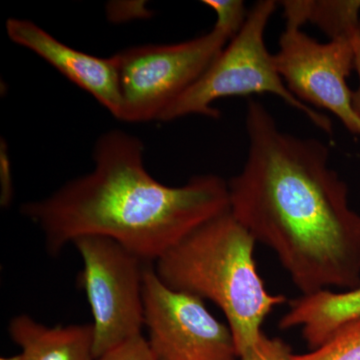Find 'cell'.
Returning a JSON list of instances; mask_svg holds the SVG:
<instances>
[{"label": "cell", "mask_w": 360, "mask_h": 360, "mask_svg": "<svg viewBox=\"0 0 360 360\" xmlns=\"http://www.w3.org/2000/svg\"><path fill=\"white\" fill-rule=\"evenodd\" d=\"M245 129L248 158L227 182L233 217L276 253L302 295L359 286L360 214L328 146L283 131L252 99Z\"/></svg>", "instance_id": "6da1fadb"}, {"label": "cell", "mask_w": 360, "mask_h": 360, "mask_svg": "<svg viewBox=\"0 0 360 360\" xmlns=\"http://www.w3.org/2000/svg\"><path fill=\"white\" fill-rule=\"evenodd\" d=\"M141 139L105 132L96 141L94 168L20 212L44 233L51 255L82 236L112 239L146 264H155L189 234L231 210L229 184L214 174L181 186L153 179Z\"/></svg>", "instance_id": "7a4b0ae2"}, {"label": "cell", "mask_w": 360, "mask_h": 360, "mask_svg": "<svg viewBox=\"0 0 360 360\" xmlns=\"http://www.w3.org/2000/svg\"><path fill=\"white\" fill-rule=\"evenodd\" d=\"M257 240L231 210L206 222L153 264L172 290L208 300L226 317L239 357L262 335L272 310L286 302L265 288L255 259Z\"/></svg>", "instance_id": "3957f363"}, {"label": "cell", "mask_w": 360, "mask_h": 360, "mask_svg": "<svg viewBox=\"0 0 360 360\" xmlns=\"http://www.w3.org/2000/svg\"><path fill=\"white\" fill-rule=\"evenodd\" d=\"M276 8L274 0H262L248 14L243 27L220 52L210 68L161 115V122L187 115L219 118L212 108L219 98L270 94L300 111L315 127L333 134L330 120L291 94L277 72L274 54L265 45L264 33Z\"/></svg>", "instance_id": "277c9868"}, {"label": "cell", "mask_w": 360, "mask_h": 360, "mask_svg": "<svg viewBox=\"0 0 360 360\" xmlns=\"http://www.w3.org/2000/svg\"><path fill=\"white\" fill-rule=\"evenodd\" d=\"M234 35L219 26L174 44L130 47L112 56L122 101L120 120L141 123L161 115L210 68Z\"/></svg>", "instance_id": "5b68a950"}, {"label": "cell", "mask_w": 360, "mask_h": 360, "mask_svg": "<svg viewBox=\"0 0 360 360\" xmlns=\"http://www.w3.org/2000/svg\"><path fill=\"white\" fill-rule=\"evenodd\" d=\"M72 245L82 259V283L91 309L96 360L142 335L148 264L112 239L89 236Z\"/></svg>", "instance_id": "8992f818"}, {"label": "cell", "mask_w": 360, "mask_h": 360, "mask_svg": "<svg viewBox=\"0 0 360 360\" xmlns=\"http://www.w3.org/2000/svg\"><path fill=\"white\" fill-rule=\"evenodd\" d=\"M144 328L156 360H239L229 324L215 319L198 296L172 290L153 264L143 276Z\"/></svg>", "instance_id": "52a82bcc"}, {"label": "cell", "mask_w": 360, "mask_h": 360, "mask_svg": "<svg viewBox=\"0 0 360 360\" xmlns=\"http://www.w3.org/2000/svg\"><path fill=\"white\" fill-rule=\"evenodd\" d=\"M277 72L291 94L307 105L335 115L350 134L360 135L347 78L355 68L354 39L321 44L302 28L285 25L274 54Z\"/></svg>", "instance_id": "ba28073f"}, {"label": "cell", "mask_w": 360, "mask_h": 360, "mask_svg": "<svg viewBox=\"0 0 360 360\" xmlns=\"http://www.w3.org/2000/svg\"><path fill=\"white\" fill-rule=\"evenodd\" d=\"M6 30L11 41L34 52L91 94L115 117L122 118V96L112 56L101 58L77 51L30 20L11 18L6 21Z\"/></svg>", "instance_id": "9c48e42d"}, {"label": "cell", "mask_w": 360, "mask_h": 360, "mask_svg": "<svg viewBox=\"0 0 360 360\" xmlns=\"http://www.w3.org/2000/svg\"><path fill=\"white\" fill-rule=\"evenodd\" d=\"M360 321V285L335 292L326 290L302 295L290 302V309L281 317L279 328H302L310 349L321 347L336 330Z\"/></svg>", "instance_id": "30bf717a"}, {"label": "cell", "mask_w": 360, "mask_h": 360, "mask_svg": "<svg viewBox=\"0 0 360 360\" xmlns=\"http://www.w3.org/2000/svg\"><path fill=\"white\" fill-rule=\"evenodd\" d=\"M8 333L20 360H96L92 324L49 328L27 314L11 319Z\"/></svg>", "instance_id": "8fae6325"}, {"label": "cell", "mask_w": 360, "mask_h": 360, "mask_svg": "<svg viewBox=\"0 0 360 360\" xmlns=\"http://www.w3.org/2000/svg\"><path fill=\"white\" fill-rule=\"evenodd\" d=\"M288 26L302 27L311 22L330 40L354 39L360 23V0L281 2Z\"/></svg>", "instance_id": "7c38bea8"}, {"label": "cell", "mask_w": 360, "mask_h": 360, "mask_svg": "<svg viewBox=\"0 0 360 360\" xmlns=\"http://www.w3.org/2000/svg\"><path fill=\"white\" fill-rule=\"evenodd\" d=\"M292 360H360V321L342 326L309 354H293Z\"/></svg>", "instance_id": "4fadbf2b"}, {"label": "cell", "mask_w": 360, "mask_h": 360, "mask_svg": "<svg viewBox=\"0 0 360 360\" xmlns=\"http://www.w3.org/2000/svg\"><path fill=\"white\" fill-rule=\"evenodd\" d=\"M205 6H210L217 13L215 25L224 28L236 35L243 27L248 18L245 2L240 0H206Z\"/></svg>", "instance_id": "5bb4252c"}, {"label": "cell", "mask_w": 360, "mask_h": 360, "mask_svg": "<svg viewBox=\"0 0 360 360\" xmlns=\"http://www.w3.org/2000/svg\"><path fill=\"white\" fill-rule=\"evenodd\" d=\"M290 345L277 338H269L264 333L257 342L239 357V360H292Z\"/></svg>", "instance_id": "9a60e30c"}, {"label": "cell", "mask_w": 360, "mask_h": 360, "mask_svg": "<svg viewBox=\"0 0 360 360\" xmlns=\"http://www.w3.org/2000/svg\"><path fill=\"white\" fill-rule=\"evenodd\" d=\"M96 360H156L148 340L139 335L125 341Z\"/></svg>", "instance_id": "2e32d148"}, {"label": "cell", "mask_w": 360, "mask_h": 360, "mask_svg": "<svg viewBox=\"0 0 360 360\" xmlns=\"http://www.w3.org/2000/svg\"><path fill=\"white\" fill-rule=\"evenodd\" d=\"M1 205L6 206L13 198V180H11V165L6 150L1 149Z\"/></svg>", "instance_id": "e0dca14e"}, {"label": "cell", "mask_w": 360, "mask_h": 360, "mask_svg": "<svg viewBox=\"0 0 360 360\" xmlns=\"http://www.w3.org/2000/svg\"><path fill=\"white\" fill-rule=\"evenodd\" d=\"M354 52H355V68L357 75H359V86L356 90L352 91V106L355 115L359 117L360 122V23L359 30L355 33L354 39Z\"/></svg>", "instance_id": "ac0fdd59"}, {"label": "cell", "mask_w": 360, "mask_h": 360, "mask_svg": "<svg viewBox=\"0 0 360 360\" xmlns=\"http://www.w3.org/2000/svg\"><path fill=\"white\" fill-rule=\"evenodd\" d=\"M0 360H20V355H14V356L1 357Z\"/></svg>", "instance_id": "d6986e66"}]
</instances>
